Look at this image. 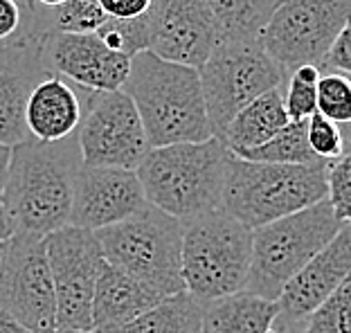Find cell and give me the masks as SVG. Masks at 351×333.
Returning a JSON list of instances; mask_svg holds the SVG:
<instances>
[{
	"label": "cell",
	"mask_w": 351,
	"mask_h": 333,
	"mask_svg": "<svg viewBox=\"0 0 351 333\" xmlns=\"http://www.w3.org/2000/svg\"><path fill=\"white\" fill-rule=\"evenodd\" d=\"M317 113L340 126H351V77L322 73L317 79Z\"/></svg>",
	"instance_id": "28"
},
{
	"label": "cell",
	"mask_w": 351,
	"mask_h": 333,
	"mask_svg": "<svg viewBox=\"0 0 351 333\" xmlns=\"http://www.w3.org/2000/svg\"><path fill=\"white\" fill-rule=\"evenodd\" d=\"M162 295L117 268L104 264L93 295V331L113 333L162 302Z\"/></svg>",
	"instance_id": "19"
},
{
	"label": "cell",
	"mask_w": 351,
	"mask_h": 333,
	"mask_svg": "<svg viewBox=\"0 0 351 333\" xmlns=\"http://www.w3.org/2000/svg\"><path fill=\"white\" fill-rule=\"evenodd\" d=\"M284 86L268 90L234 115V120L226 126L219 138L230 151L241 153L266 145L291 122L284 106Z\"/></svg>",
	"instance_id": "21"
},
{
	"label": "cell",
	"mask_w": 351,
	"mask_h": 333,
	"mask_svg": "<svg viewBox=\"0 0 351 333\" xmlns=\"http://www.w3.org/2000/svg\"><path fill=\"white\" fill-rule=\"evenodd\" d=\"M47 34L52 32H29L0 45V145L16 147L29 140L25 106L32 88L47 73L43 61Z\"/></svg>",
	"instance_id": "16"
},
{
	"label": "cell",
	"mask_w": 351,
	"mask_h": 333,
	"mask_svg": "<svg viewBox=\"0 0 351 333\" xmlns=\"http://www.w3.org/2000/svg\"><path fill=\"white\" fill-rule=\"evenodd\" d=\"M230 156L219 138L149 149L135 173L149 205L187 223L221 210Z\"/></svg>",
	"instance_id": "3"
},
{
	"label": "cell",
	"mask_w": 351,
	"mask_h": 333,
	"mask_svg": "<svg viewBox=\"0 0 351 333\" xmlns=\"http://www.w3.org/2000/svg\"><path fill=\"white\" fill-rule=\"evenodd\" d=\"M16 234V227H14V221L7 212L5 203L0 201V243H7Z\"/></svg>",
	"instance_id": "34"
},
{
	"label": "cell",
	"mask_w": 351,
	"mask_h": 333,
	"mask_svg": "<svg viewBox=\"0 0 351 333\" xmlns=\"http://www.w3.org/2000/svg\"><path fill=\"white\" fill-rule=\"evenodd\" d=\"M203 5L212 16L219 43H241L259 41L279 0H203Z\"/></svg>",
	"instance_id": "22"
},
{
	"label": "cell",
	"mask_w": 351,
	"mask_h": 333,
	"mask_svg": "<svg viewBox=\"0 0 351 333\" xmlns=\"http://www.w3.org/2000/svg\"><path fill=\"white\" fill-rule=\"evenodd\" d=\"M50 333H97V331H68V329H54Z\"/></svg>",
	"instance_id": "39"
},
{
	"label": "cell",
	"mask_w": 351,
	"mask_h": 333,
	"mask_svg": "<svg viewBox=\"0 0 351 333\" xmlns=\"http://www.w3.org/2000/svg\"><path fill=\"white\" fill-rule=\"evenodd\" d=\"M54 295H57V329L93 331L95 284L106 259L90 230L66 225L45 236Z\"/></svg>",
	"instance_id": "12"
},
{
	"label": "cell",
	"mask_w": 351,
	"mask_h": 333,
	"mask_svg": "<svg viewBox=\"0 0 351 333\" xmlns=\"http://www.w3.org/2000/svg\"><path fill=\"white\" fill-rule=\"evenodd\" d=\"M108 266L145 284L158 295L185 291L182 221L147 205L135 217L95 232Z\"/></svg>",
	"instance_id": "5"
},
{
	"label": "cell",
	"mask_w": 351,
	"mask_h": 333,
	"mask_svg": "<svg viewBox=\"0 0 351 333\" xmlns=\"http://www.w3.org/2000/svg\"><path fill=\"white\" fill-rule=\"evenodd\" d=\"M43 61L50 73L90 92L122 90L131 73V59L110 50L97 34L52 32L45 38Z\"/></svg>",
	"instance_id": "14"
},
{
	"label": "cell",
	"mask_w": 351,
	"mask_h": 333,
	"mask_svg": "<svg viewBox=\"0 0 351 333\" xmlns=\"http://www.w3.org/2000/svg\"><path fill=\"white\" fill-rule=\"evenodd\" d=\"M342 227L345 225L324 198L298 214L252 230V261L243 291L277 302L286 284L329 245Z\"/></svg>",
	"instance_id": "7"
},
{
	"label": "cell",
	"mask_w": 351,
	"mask_h": 333,
	"mask_svg": "<svg viewBox=\"0 0 351 333\" xmlns=\"http://www.w3.org/2000/svg\"><path fill=\"white\" fill-rule=\"evenodd\" d=\"M106 21H135L156 7L158 0H97Z\"/></svg>",
	"instance_id": "33"
},
{
	"label": "cell",
	"mask_w": 351,
	"mask_h": 333,
	"mask_svg": "<svg viewBox=\"0 0 351 333\" xmlns=\"http://www.w3.org/2000/svg\"><path fill=\"white\" fill-rule=\"evenodd\" d=\"M322 70L315 66H302L293 70L284 86V106L291 122H304L317 113V79Z\"/></svg>",
	"instance_id": "26"
},
{
	"label": "cell",
	"mask_w": 351,
	"mask_h": 333,
	"mask_svg": "<svg viewBox=\"0 0 351 333\" xmlns=\"http://www.w3.org/2000/svg\"><path fill=\"white\" fill-rule=\"evenodd\" d=\"M0 333H32V331H27L23 324H19L16 320H12L7 313L0 311Z\"/></svg>",
	"instance_id": "36"
},
{
	"label": "cell",
	"mask_w": 351,
	"mask_h": 333,
	"mask_svg": "<svg viewBox=\"0 0 351 333\" xmlns=\"http://www.w3.org/2000/svg\"><path fill=\"white\" fill-rule=\"evenodd\" d=\"M3 252H5V243H0V261H3Z\"/></svg>",
	"instance_id": "40"
},
{
	"label": "cell",
	"mask_w": 351,
	"mask_h": 333,
	"mask_svg": "<svg viewBox=\"0 0 351 333\" xmlns=\"http://www.w3.org/2000/svg\"><path fill=\"white\" fill-rule=\"evenodd\" d=\"M88 95L90 90L79 88L47 70L27 97L25 126L29 138L43 145L75 138L84 120Z\"/></svg>",
	"instance_id": "18"
},
{
	"label": "cell",
	"mask_w": 351,
	"mask_h": 333,
	"mask_svg": "<svg viewBox=\"0 0 351 333\" xmlns=\"http://www.w3.org/2000/svg\"><path fill=\"white\" fill-rule=\"evenodd\" d=\"M349 131H351V126H349Z\"/></svg>",
	"instance_id": "42"
},
{
	"label": "cell",
	"mask_w": 351,
	"mask_h": 333,
	"mask_svg": "<svg viewBox=\"0 0 351 333\" xmlns=\"http://www.w3.org/2000/svg\"><path fill=\"white\" fill-rule=\"evenodd\" d=\"M351 277V225H345L329 245L286 284L277 297V331L304 327L308 315Z\"/></svg>",
	"instance_id": "15"
},
{
	"label": "cell",
	"mask_w": 351,
	"mask_h": 333,
	"mask_svg": "<svg viewBox=\"0 0 351 333\" xmlns=\"http://www.w3.org/2000/svg\"><path fill=\"white\" fill-rule=\"evenodd\" d=\"M306 140L311 151L324 164L336 162L349 149V126L342 129L340 124L326 120L320 113L311 115L306 122Z\"/></svg>",
	"instance_id": "29"
},
{
	"label": "cell",
	"mask_w": 351,
	"mask_h": 333,
	"mask_svg": "<svg viewBox=\"0 0 351 333\" xmlns=\"http://www.w3.org/2000/svg\"><path fill=\"white\" fill-rule=\"evenodd\" d=\"M0 311L32 333L57 329V295L45 239L14 234L0 261Z\"/></svg>",
	"instance_id": "10"
},
{
	"label": "cell",
	"mask_w": 351,
	"mask_h": 333,
	"mask_svg": "<svg viewBox=\"0 0 351 333\" xmlns=\"http://www.w3.org/2000/svg\"><path fill=\"white\" fill-rule=\"evenodd\" d=\"M133 99L151 149L196 145L214 138L196 68L138 52L124 88Z\"/></svg>",
	"instance_id": "2"
},
{
	"label": "cell",
	"mask_w": 351,
	"mask_h": 333,
	"mask_svg": "<svg viewBox=\"0 0 351 333\" xmlns=\"http://www.w3.org/2000/svg\"><path fill=\"white\" fill-rule=\"evenodd\" d=\"M279 306L250 291H239L203 304V329L207 333H279Z\"/></svg>",
	"instance_id": "20"
},
{
	"label": "cell",
	"mask_w": 351,
	"mask_h": 333,
	"mask_svg": "<svg viewBox=\"0 0 351 333\" xmlns=\"http://www.w3.org/2000/svg\"><path fill=\"white\" fill-rule=\"evenodd\" d=\"M351 21V0H279L259 34V45L286 73L302 66L322 70L340 29Z\"/></svg>",
	"instance_id": "9"
},
{
	"label": "cell",
	"mask_w": 351,
	"mask_h": 333,
	"mask_svg": "<svg viewBox=\"0 0 351 333\" xmlns=\"http://www.w3.org/2000/svg\"><path fill=\"white\" fill-rule=\"evenodd\" d=\"M214 138H221L234 115L261 95L286 84L289 73L259 41L219 43L198 68Z\"/></svg>",
	"instance_id": "8"
},
{
	"label": "cell",
	"mask_w": 351,
	"mask_h": 333,
	"mask_svg": "<svg viewBox=\"0 0 351 333\" xmlns=\"http://www.w3.org/2000/svg\"><path fill=\"white\" fill-rule=\"evenodd\" d=\"M45 23L50 32L95 34L106 23V14L101 12L97 0H68L57 10L45 12Z\"/></svg>",
	"instance_id": "25"
},
{
	"label": "cell",
	"mask_w": 351,
	"mask_h": 333,
	"mask_svg": "<svg viewBox=\"0 0 351 333\" xmlns=\"http://www.w3.org/2000/svg\"><path fill=\"white\" fill-rule=\"evenodd\" d=\"M326 187H329L326 201H329L336 219L342 225H351V142L345 156L326 164Z\"/></svg>",
	"instance_id": "31"
},
{
	"label": "cell",
	"mask_w": 351,
	"mask_h": 333,
	"mask_svg": "<svg viewBox=\"0 0 351 333\" xmlns=\"http://www.w3.org/2000/svg\"><path fill=\"white\" fill-rule=\"evenodd\" d=\"M306 122L308 120L289 122L273 140H268L266 145L250 149V151L234 153V156L243 158V160H250V162H268V164H304V166L324 164L322 160H317L315 153L311 151V147H308Z\"/></svg>",
	"instance_id": "24"
},
{
	"label": "cell",
	"mask_w": 351,
	"mask_h": 333,
	"mask_svg": "<svg viewBox=\"0 0 351 333\" xmlns=\"http://www.w3.org/2000/svg\"><path fill=\"white\" fill-rule=\"evenodd\" d=\"M82 166L135 171L149 142L133 99L124 90L90 92L77 131Z\"/></svg>",
	"instance_id": "11"
},
{
	"label": "cell",
	"mask_w": 351,
	"mask_h": 333,
	"mask_svg": "<svg viewBox=\"0 0 351 333\" xmlns=\"http://www.w3.org/2000/svg\"><path fill=\"white\" fill-rule=\"evenodd\" d=\"M217 43V29L203 0H165L149 52L198 70Z\"/></svg>",
	"instance_id": "17"
},
{
	"label": "cell",
	"mask_w": 351,
	"mask_h": 333,
	"mask_svg": "<svg viewBox=\"0 0 351 333\" xmlns=\"http://www.w3.org/2000/svg\"><path fill=\"white\" fill-rule=\"evenodd\" d=\"M12 149L7 145H0V196L5 192L7 185V173H10V162H12Z\"/></svg>",
	"instance_id": "35"
},
{
	"label": "cell",
	"mask_w": 351,
	"mask_h": 333,
	"mask_svg": "<svg viewBox=\"0 0 351 333\" xmlns=\"http://www.w3.org/2000/svg\"><path fill=\"white\" fill-rule=\"evenodd\" d=\"M326 194V164L250 162L232 153L223 182L221 210L245 227L257 230L322 203Z\"/></svg>",
	"instance_id": "4"
},
{
	"label": "cell",
	"mask_w": 351,
	"mask_h": 333,
	"mask_svg": "<svg viewBox=\"0 0 351 333\" xmlns=\"http://www.w3.org/2000/svg\"><path fill=\"white\" fill-rule=\"evenodd\" d=\"M79 169L82 156L77 136L57 145L29 138L12 149L10 173L0 201L10 212L16 234L45 239L68 225Z\"/></svg>",
	"instance_id": "1"
},
{
	"label": "cell",
	"mask_w": 351,
	"mask_h": 333,
	"mask_svg": "<svg viewBox=\"0 0 351 333\" xmlns=\"http://www.w3.org/2000/svg\"><path fill=\"white\" fill-rule=\"evenodd\" d=\"M147 205V196L135 171L82 166L75 178L68 225L97 232L135 217Z\"/></svg>",
	"instance_id": "13"
},
{
	"label": "cell",
	"mask_w": 351,
	"mask_h": 333,
	"mask_svg": "<svg viewBox=\"0 0 351 333\" xmlns=\"http://www.w3.org/2000/svg\"><path fill=\"white\" fill-rule=\"evenodd\" d=\"M201 333H207V331H205V329H203V331H201Z\"/></svg>",
	"instance_id": "41"
},
{
	"label": "cell",
	"mask_w": 351,
	"mask_h": 333,
	"mask_svg": "<svg viewBox=\"0 0 351 333\" xmlns=\"http://www.w3.org/2000/svg\"><path fill=\"white\" fill-rule=\"evenodd\" d=\"M29 32H50L45 25V12L32 10L27 0H0V45Z\"/></svg>",
	"instance_id": "30"
},
{
	"label": "cell",
	"mask_w": 351,
	"mask_h": 333,
	"mask_svg": "<svg viewBox=\"0 0 351 333\" xmlns=\"http://www.w3.org/2000/svg\"><path fill=\"white\" fill-rule=\"evenodd\" d=\"M279 333H306L304 327H289V329H279Z\"/></svg>",
	"instance_id": "38"
},
{
	"label": "cell",
	"mask_w": 351,
	"mask_h": 333,
	"mask_svg": "<svg viewBox=\"0 0 351 333\" xmlns=\"http://www.w3.org/2000/svg\"><path fill=\"white\" fill-rule=\"evenodd\" d=\"M203 331V304L189 295L165 297L140 318L124 324L113 333H201Z\"/></svg>",
	"instance_id": "23"
},
{
	"label": "cell",
	"mask_w": 351,
	"mask_h": 333,
	"mask_svg": "<svg viewBox=\"0 0 351 333\" xmlns=\"http://www.w3.org/2000/svg\"><path fill=\"white\" fill-rule=\"evenodd\" d=\"M27 3L34 7V10H41V12H52L57 10V7L66 5L68 0H27Z\"/></svg>",
	"instance_id": "37"
},
{
	"label": "cell",
	"mask_w": 351,
	"mask_h": 333,
	"mask_svg": "<svg viewBox=\"0 0 351 333\" xmlns=\"http://www.w3.org/2000/svg\"><path fill=\"white\" fill-rule=\"evenodd\" d=\"M322 70L351 77V21L340 29L338 38L333 41L329 54L324 57Z\"/></svg>",
	"instance_id": "32"
},
{
	"label": "cell",
	"mask_w": 351,
	"mask_h": 333,
	"mask_svg": "<svg viewBox=\"0 0 351 333\" xmlns=\"http://www.w3.org/2000/svg\"><path fill=\"white\" fill-rule=\"evenodd\" d=\"M306 333H351V277L304 322Z\"/></svg>",
	"instance_id": "27"
},
{
	"label": "cell",
	"mask_w": 351,
	"mask_h": 333,
	"mask_svg": "<svg viewBox=\"0 0 351 333\" xmlns=\"http://www.w3.org/2000/svg\"><path fill=\"white\" fill-rule=\"evenodd\" d=\"M252 230L223 210L182 223V282L201 304L245 288Z\"/></svg>",
	"instance_id": "6"
}]
</instances>
